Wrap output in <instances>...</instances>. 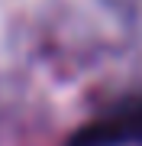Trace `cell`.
<instances>
[{"instance_id": "6da1fadb", "label": "cell", "mask_w": 142, "mask_h": 146, "mask_svg": "<svg viewBox=\"0 0 142 146\" xmlns=\"http://www.w3.org/2000/svg\"><path fill=\"white\" fill-rule=\"evenodd\" d=\"M132 140H142V101L129 110H120V114L81 130L71 146H126Z\"/></svg>"}]
</instances>
